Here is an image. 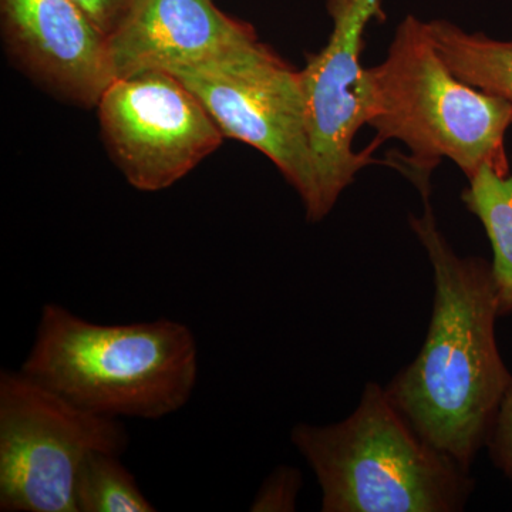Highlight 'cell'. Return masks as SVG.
I'll list each match as a JSON object with an SVG mask.
<instances>
[{
	"label": "cell",
	"mask_w": 512,
	"mask_h": 512,
	"mask_svg": "<svg viewBox=\"0 0 512 512\" xmlns=\"http://www.w3.org/2000/svg\"><path fill=\"white\" fill-rule=\"evenodd\" d=\"M333 29L326 46L301 70L306 121L316 180L318 222L328 217L342 192L372 157L376 144L356 153V133L367 121L365 32L372 20L386 19L382 0H328Z\"/></svg>",
	"instance_id": "cell-8"
},
{
	"label": "cell",
	"mask_w": 512,
	"mask_h": 512,
	"mask_svg": "<svg viewBox=\"0 0 512 512\" xmlns=\"http://www.w3.org/2000/svg\"><path fill=\"white\" fill-rule=\"evenodd\" d=\"M120 457L96 451L84 460L76 483L77 512L156 511Z\"/></svg>",
	"instance_id": "cell-13"
},
{
	"label": "cell",
	"mask_w": 512,
	"mask_h": 512,
	"mask_svg": "<svg viewBox=\"0 0 512 512\" xmlns=\"http://www.w3.org/2000/svg\"><path fill=\"white\" fill-rule=\"evenodd\" d=\"M367 126L375 144L402 141L410 154L397 163L430 198V178L448 158L468 180L483 168L510 175L505 133L512 106L458 79L431 37L429 22L413 15L397 26L386 60L366 70Z\"/></svg>",
	"instance_id": "cell-2"
},
{
	"label": "cell",
	"mask_w": 512,
	"mask_h": 512,
	"mask_svg": "<svg viewBox=\"0 0 512 512\" xmlns=\"http://www.w3.org/2000/svg\"><path fill=\"white\" fill-rule=\"evenodd\" d=\"M107 36L126 15L131 0H72Z\"/></svg>",
	"instance_id": "cell-16"
},
{
	"label": "cell",
	"mask_w": 512,
	"mask_h": 512,
	"mask_svg": "<svg viewBox=\"0 0 512 512\" xmlns=\"http://www.w3.org/2000/svg\"><path fill=\"white\" fill-rule=\"evenodd\" d=\"M293 446L322 490L323 512L463 511L476 481L426 443L380 384L367 383L339 423H299Z\"/></svg>",
	"instance_id": "cell-4"
},
{
	"label": "cell",
	"mask_w": 512,
	"mask_h": 512,
	"mask_svg": "<svg viewBox=\"0 0 512 512\" xmlns=\"http://www.w3.org/2000/svg\"><path fill=\"white\" fill-rule=\"evenodd\" d=\"M431 37L451 72L512 106V42L468 33L448 20L429 22Z\"/></svg>",
	"instance_id": "cell-11"
},
{
	"label": "cell",
	"mask_w": 512,
	"mask_h": 512,
	"mask_svg": "<svg viewBox=\"0 0 512 512\" xmlns=\"http://www.w3.org/2000/svg\"><path fill=\"white\" fill-rule=\"evenodd\" d=\"M109 45L116 79L148 69L221 72L268 49L214 0H131Z\"/></svg>",
	"instance_id": "cell-9"
},
{
	"label": "cell",
	"mask_w": 512,
	"mask_h": 512,
	"mask_svg": "<svg viewBox=\"0 0 512 512\" xmlns=\"http://www.w3.org/2000/svg\"><path fill=\"white\" fill-rule=\"evenodd\" d=\"M301 488L302 474L298 468L278 467L259 488L249 510L254 512L295 511L296 498Z\"/></svg>",
	"instance_id": "cell-14"
},
{
	"label": "cell",
	"mask_w": 512,
	"mask_h": 512,
	"mask_svg": "<svg viewBox=\"0 0 512 512\" xmlns=\"http://www.w3.org/2000/svg\"><path fill=\"white\" fill-rule=\"evenodd\" d=\"M3 37L35 79L66 99L97 106L116 77L109 36L72 0H0Z\"/></svg>",
	"instance_id": "cell-10"
},
{
	"label": "cell",
	"mask_w": 512,
	"mask_h": 512,
	"mask_svg": "<svg viewBox=\"0 0 512 512\" xmlns=\"http://www.w3.org/2000/svg\"><path fill=\"white\" fill-rule=\"evenodd\" d=\"M97 109L111 157L128 183L144 192L171 187L225 138L198 97L165 70L114 79Z\"/></svg>",
	"instance_id": "cell-6"
},
{
	"label": "cell",
	"mask_w": 512,
	"mask_h": 512,
	"mask_svg": "<svg viewBox=\"0 0 512 512\" xmlns=\"http://www.w3.org/2000/svg\"><path fill=\"white\" fill-rule=\"evenodd\" d=\"M463 191L461 200L476 215L493 248V281L500 316L512 313V175L484 165Z\"/></svg>",
	"instance_id": "cell-12"
},
{
	"label": "cell",
	"mask_w": 512,
	"mask_h": 512,
	"mask_svg": "<svg viewBox=\"0 0 512 512\" xmlns=\"http://www.w3.org/2000/svg\"><path fill=\"white\" fill-rule=\"evenodd\" d=\"M20 370L100 416L160 420L187 406L200 369L185 323L101 325L46 303Z\"/></svg>",
	"instance_id": "cell-3"
},
{
	"label": "cell",
	"mask_w": 512,
	"mask_h": 512,
	"mask_svg": "<svg viewBox=\"0 0 512 512\" xmlns=\"http://www.w3.org/2000/svg\"><path fill=\"white\" fill-rule=\"evenodd\" d=\"M423 202V214L409 222L433 266V313L419 355L386 392L421 439L470 470L512 375L495 335L500 313L490 262L457 255L430 198Z\"/></svg>",
	"instance_id": "cell-1"
},
{
	"label": "cell",
	"mask_w": 512,
	"mask_h": 512,
	"mask_svg": "<svg viewBox=\"0 0 512 512\" xmlns=\"http://www.w3.org/2000/svg\"><path fill=\"white\" fill-rule=\"evenodd\" d=\"M485 447L495 467L512 481V383L505 392Z\"/></svg>",
	"instance_id": "cell-15"
},
{
	"label": "cell",
	"mask_w": 512,
	"mask_h": 512,
	"mask_svg": "<svg viewBox=\"0 0 512 512\" xmlns=\"http://www.w3.org/2000/svg\"><path fill=\"white\" fill-rule=\"evenodd\" d=\"M170 73L204 104L224 137L256 148L278 167L301 197L308 221L318 222V180L301 72L268 47L221 72Z\"/></svg>",
	"instance_id": "cell-7"
},
{
	"label": "cell",
	"mask_w": 512,
	"mask_h": 512,
	"mask_svg": "<svg viewBox=\"0 0 512 512\" xmlns=\"http://www.w3.org/2000/svg\"><path fill=\"white\" fill-rule=\"evenodd\" d=\"M127 447L119 419L83 409L22 370L0 373V511L77 512L84 460Z\"/></svg>",
	"instance_id": "cell-5"
}]
</instances>
